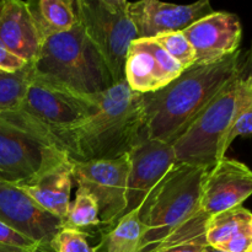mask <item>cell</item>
I'll return each mask as SVG.
<instances>
[{"label":"cell","mask_w":252,"mask_h":252,"mask_svg":"<svg viewBox=\"0 0 252 252\" xmlns=\"http://www.w3.org/2000/svg\"><path fill=\"white\" fill-rule=\"evenodd\" d=\"M0 252H29V251H25V250H21V249L12 248V246H6L0 244Z\"/></svg>","instance_id":"cell-31"},{"label":"cell","mask_w":252,"mask_h":252,"mask_svg":"<svg viewBox=\"0 0 252 252\" xmlns=\"http://www.w3.org/2000/svg\"><path fill=\"white\" fill-rule=\"evenodd\" d=\"M0 244L21 249V250L29 252H49L44 248H42L38 243L22 235L21 233L10 228L9 225H6L2 221H0Z\"/></svg>","instance_id":"cell-26"},{"label":"cell","mask_w":252,"mask_h":252,"mask_svg":"<svg viewBox=\"0 0 252 252\" xmlns=\"http://www.w3.org/2000/svg\"><path fill=\"white\" fill-rule=\"evenodd\" d=\"M214 10L208 0L189 5H176L159 0L128 1V15L138 38H154L162 33L184 31Z\"/></svg>","instance_id":"cell-15"},{"label":"cell","mask_w":252,"mask_h":252,"mask_svg":"<svg viewBox=\"0 0 252 252\" xmlns=\"http://www.w3.org/2000/svg\"><path fill=\"white\" fill-rule=\"evenodd\" d=\"M249 252H252V248L250 249V250H249Z\"/></svg>","instance_id":"cell-34"},{"label":"cell","mask_w":252,"mask_h":252,"mask_svg":"<svg viewBox=\"0 0 252 252\" xmlns=\"http://www.w3.org/2000/svg\"><path fill=\"white\" fill-rule=\"evenodd\" d=\"M79 24L102 58L113 85L125 81L128 49L138 39L127 0H76Z\"/></svg>","instance_id":"cell-8"},{"label":"cell","mask_w":252,"mask_h":252,"mask_svg":"<svg viewBox=\"0 0 252 252\" xmlns=\"http://www.w3.org/2000/svg\"><path fill=\"white\" fill-rule=\"evenodd\" d=\"M73 185V160L43 175L30 185H17L44 211L65 221L70 207Z\"/></svg>","instance_id":"cell-17"},{"label":"cell","mask_w":252,"mask_h":252,"mask_svg":"<svg viewBox=\"0 0 252 252\" xmlns=\"http://www.w3.org/2000/svg\"><path fill=\"white\" fill-rule=\"evenodd\" d=\"M252 248V230L248 229L241 231L236 236L231 238L225 244L218 248V250L224 252H249Z\"/></svg>","instance_id":"cell-27"},{"label":"cell","mask_w":252,"mask_h":252,"mask_svg":"<svg viewBox=\"0 0 252 252\" xmlns=\"http://www.w3.org/2000/svg\"><path fill=\"white\" fill-rule=\"evenodd\" d=\"M252 101V76L239 71L172 143L179 164L211 169L220 160L226 132L241 110Z\"/></svg>","instance_id":"cell-4"},{"label":"cell","mask_w":252,"mask_h":252,"mask_svg":"<svg viewBox=\"0 0 252 252\" xmlns=\"http://www.w3.org/2000/svg\"><path fill=\"white\" fill-rule=\"evenodd\" d=\"M252 213L244 207L229 209L212 217L207 224L206 241L209 246L218 249L231 238L251 229Z\"/></svg>","instance_id":"cell-20"},{"label":"cell","mask_w":252,"mask_h":252,"mask_svg":"<svg viewBox=\"0 0 252 252\" xmlns=\"http://www.w3.org/2000/svg\"><path fill=\"white\" fill-rule=\"evenodd\" d=\"M240 69L246 73L248 75L252 76V43L250 49L246 53L241 54V62H240Z\"/></svg>","instance_id":"cell-30"},{"label":"cell","mask_w":252,"mask_h":252,"mask_svg":"<svg viewBox=\"0 0 252 252\" xmlns=\"http://www.w3.org/2000/svg\"><path fill=\"white\" fill-rule=\"evenodd\" d=\"M94 107L91 95L71 93L37 78L33 71L32 81L20 107L14 112L0 116L62 150V138L80 126L93 113Z\"/></svg>","instance_id":"cell-6"},{"label":"cell","mask_w":252,"mask_h":252,"mask_svg":"<svg viewBox=\"0 0 252 252\" xmlns=\"http://www.w3.org/2000/svg\"><path fill=\"white\" fill-rule=\"evenodd\" d=\"M56 252H94L88 241V234L70 228H62L54 240Z\"/></svg>","instance_id":"cell-24"},{"label":"cell","mask_w":252,"mask_h":252,"mask_svg":"<svg viewBox=\"0 0 252 252\" xmlns=\"http://www.w3.org/2000/svg\"><path fill=\"white\" fill-rule=\"evenodd\" d=\"M0 221L38 243L49 252L64 223L44 211L17 185L0 181Z\"/></svg>","instance_id":"cell-11"},{"label":"cell","mask_w":252,"mask_h":252,"mask_svg":"<svg viewBox=\"0 0 252 252\" xmlns=\"http://www.w3.org/2000/svg\"><path fill=\"white\" fill-rule=\"evenodd\" d=\"M93 113L61 140V149L74 161L116 159L129 154L144 135L143 94L125 81L93 94Z\"/></svg>","instance_id":"cell-1"},{"label":"cell","mask_w":252,"mask_h":252,"mask_svg":"<svg viewBox=\"0 0 252 252\" xmlns=\"http://www.w3.org/2000/svg\"><path fill=\"white\" fill-rule=\"evenodd\" d=\"M252 194V171L238 160H219L207 172L202 185L199 209L194 217L170 234L153 252L189 244L206 238L209 219L229 209L241 207Z\"/></svg>","instance_id":"cell-7"},{"label":"cell","mask_w":252,"mask_h":252,"mask_svg":"<svg viewBox=\"0 0 252 252\" xmlns=\"http://www.w3.org/2000/svg\"><path fill=\"white\" fill-rule=\"evenodd\" d=\"M251 230H252V219H251Z\"/></svg>","instance_id":"cell-33"},{"label":"cell","mask_w":252,"mask_h":252,"mask_svg":"<svg viewBox=\"0 0 252 252\" xmlns=\"http://www.w3.org/2000/svg\"><path fill=\"white\" fill-rule=\"evenodd\" d=\"M182 32L196 54L194 65L218 63L236 53L243 37L239 17L225 11H213Z\"/></svg>","instance_id":"cell-14"},{"label":"cell","mask_w":252,"mask_h":252,"mask_svg":"<svg viewBox=\"0 0 252 252\" xmlns=\"http://www.w3.org/2000/svg\"><path fill=\"white\" fill-rule=\"evenodd\" d=\"M33 71L37 78L79 95L102 93L113 85L102 58L79 21L69 31L43 39Z\"/></svg>","instance_id":"cell-3"},{"label":"cell","mask_w":252,"mask_h":252,"mask_svg":"<svg viewBox=\"0 0 252 252\" xmlns=\"http://www.w3.org/2000/svg\"><path fill=\"white\" fill-rule=\"evenodd\" d=\"M208 245L206 241V238L199 239V240L192 241L189 244H185V245L176 246V248L166 249V250H162L159 252H203L204 248Z\"/></svg>","instance_id":"cell-29"},{"label":"cell","mask_w":252,"mask_h":252,"mask_svg":"<svg viewBox=\"0 0 252 252\" xmlns=\"http://www.w3.org/2000/svg\"><path fill=\"white\" fill-rule=\"evenodd\" d=\"M42 42L52 34L69 31L78 24L74 0L27 1Z\"/></svg>","instance_id":"cell-18"},{"label":"cell","mask_w":252,"mask_h":252,"mask_svg":"<svg viewBox=\"0 0 252 252\" xmlns=\"http://www.w3.org/2000/svg\"><path fill=\"white\" fill-rule=\"evenodd\" d=\"M130 171L129 154L116 159L74 161L73 180L90 192L98 204L101 231L110 229L125 216Z\"/></svg>","instance_id":"cell-10"},{"label":"cell","mask_w":252,"mask_h":252,"mask_svg":"<svg viewBox=\"0 0 252 252\" xmlns=\"http://www.w3.org/2000/svg\"><path fill=\"white\" fill-rule=\"evenodd\" d=\"M252 134V101L245 106L243 110L239 112L236 118L234 120L233 125L230 126L229 130L226 132L225 138L223 140L220 149V160L225 158L226 152L231 143L241 135H251Z\"/></svg>","instance_id":"cell-25"},{"label":"cell","mask_w":252,"mask_h":252,"mask_svg":"<svg viewBox=\"0 0 252 252\" xmlns=\"http://www.w3.org/2000/svg\"><path fill=\"white\" fill-rule=\"evenodd\" d=\"M241 54L239 49L218 63L185 69L161 90L143 94L145 137L172 144L238 74Z\"/></svg>","instance_id":"cell-2"},{"label":"cell","mask_w":252,"mask_h":252,"mask_svg":"<svg viewBox=\"0 0 252 252\" xmlns=\"http://www.w3.org/2000/svg\"><path fill=\"white\" fill-rule=\"evenodd\" d=\"M184 71L154 38H138L128 49L125 65V80L130 89L139 94L161 90Z\"/></svg>","instance_id":"cell-13"},{"label":"cell","mask_w":252,"mask_h":252,"mask_svg":"<svg viewBox=\"0 0 252 252\" xmlns=\"http://www.w3.org/2000/svg\"><path fill=\"white\" fill-rule=\"evenodd\" d=\"M33 76V63L15 73L0 71V115L14 112L21 105Z\"/></svg>","instance_id":"cell-21"},{"label":"cell","mask_w":252,"mask_h":252,"mask_svg":"<svg viewBox=\"0 0 252 252\" xmlns=\"http://www.w3.org/2000/svg\"><path fill=\"white\" fill-rule=\"evenodd\" d=\"M208 170L177 162L162 177L140 209L144 233L139 252H153L170 234L196 216Z\"/></svg>","instance_id":"cell-5"},{"label":"cell","mask_w":252,"mask_h":252,"mask_svg":"<svg viewBox=\"0 0 252 252\" xmlns=\"http://www.w3.org/2000/svg\"><path fill=\"white\" fill-rule=\"evenodd\" d=\"M144 225L140 211L125 214L112 228L101 231V240L94 252H139Z\"/></svg>","instance_id":"cell-19"},{"label":"cell","mask_w":252,"mask_h":252,"mask_svg":"<svg viewBox=\"0 0 252 252\" xmlns=\"http://www.w3.org/2000/svg\"><path fill=\"white\" fill-rule=\"evenodd\" d=\"M0 42L26 63H34L38 58L42 38L27 1H0Z\"/></svg>","instance_id":"cell-16"},{"label":"cell","mask_w":252,"mask_h":252,"mask_svg":"<svg viewBox=\"0 0 252 252\" xmlns=\"http://www.w3.org/2000/svg\"><path fill=\"white\" fill-rule=\"evenodd\" d=\"M203 252H224V251H220V250H218V249L213 248V246H209V245H207L206 248H204Z\"/></svg>","instance_id":"cell-32"},{"label":"cell","mask_w":252,"mask_h":252,"mask_svg":"<svg viewBox=\"0 0 252 252\" xmlns=\"http://www.w3.org/2000/svg\"><path fill=\"white\" fill-rule=\"evenodd\" d=\"M68 160L43 138L0 116V181L30 185Z\"/></svg>","instance_id":"cell-9"},{"label":"cell","mask_w":252,"mask_h":252,"mask_svg":"<svg viewBox=\"0 0 252 252\" xmlns=\"http://www.w3.org/2000/svg\"><path fill=\"white\" fill-rule=\"evenodd\" d=\"M27 64L24 59L17 57L12 52H10L4 44L0 42V71L4 73H15L21 70Z\"/></svg>","instance_id":"cell-28"},{"label":"cell","mask_w":252,"mask_h":252,"mask_svg":"<svg viewBox=\"0 0 252 252\" xmlns=\"http://www.w3.org/2000/svg\"><path fill=\"white\" fill-rule=\"evenodd\" d=\"M130 171L127 186L125 214L140 211L153 189L177 164L171 143L140 138L129 153Z\"/></svg>","instance_id":"cell-12"},{"label":"cell","mask_w":252,"mask_h":252,"mask_svg":"<svg viewBox=\"0 0 252 252\" xmlns=\"http://www.w3.org/2000/svg\"><path fill=\"white\" fill-rule=\"evenodd\" d=\"M154 39L175 61L179 62L184 70L196 64V54H194L193 48L182 31L159 34L154 37Z\"/></svg>","instance_id":"cell-23"},{"label":"cell","mask_w":252,"mask_h":252,"mask_svg":"<svg viewBox=\"0 0 252 252\" xmlns=\"http://www.w3.org/2000/svg\"><path fill=\"white\" fill-rule=\"evenodd\" d=\"M101 225L98 204L93 194L78 187L75 199L70 203L63 228L81 230L91 226Z\"/></svg>","instance_id":"cell-22"}]
</instances>
